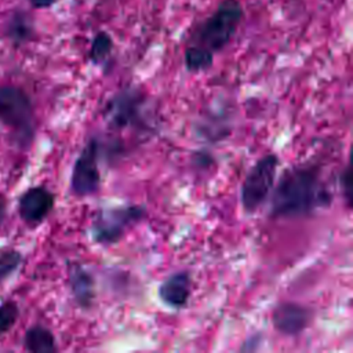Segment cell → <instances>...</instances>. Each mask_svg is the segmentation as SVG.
<instances>
[{"label": "cell", "instance_id": "1", "mask_svg": "<svg viewBox=\"0 0 353 353\" xmlns=\"http://www.w3.org/2000/svg\"><path fill=\"white\" fill-rule=\"evenodd\" d=\"M331 193L321 179L319 165H292L272 189L270 216L298 218L327 208Z\"/></svg>", "mask_w": 353, "mask_h": 353}, {"label": "cell", "instance_id": "2", "mask_svg": "<svg viewBox=\"0 0 353 353\" xmlns=\"http://www.w3.org/2000/svg\"><path fill=\"white\" fill-rule=\"evenodd\" d=\"M0 124L8 131L10 139L26 149L36 135V116L30 97L17 85H0Z\"/></svg>", "mask_w": 353, "mask_h": 353}, {"label": "cell", "instance_id": "3", "mask_svg": "<svg viewBox=\"0 0 353 353\" xmlns=\"http://www.w3.org/2000/svg\"><path fill=\"white\" fill-rule=\"evenodd\" d=\"M243 18L244 8L239 0H222L215 11L194 28L189 43L212 54L219 52L230 43Z\"/></svg>", "mask_w": 353, "mask_h": 353}, {"label": "cell", "instance_id": "4", "mask_svg": "<svg viewBox=\"0 0 353 353\" xmlns=\"http://www.w3.org/2000/svg\"><path fill=\"white\" fill-rule=\"evenodd\" d=\"M145 214V207L135 204L101 208L91 223V237L102 245L116 244L131 226L142 221Z\"/></svg>", "mask_w": 353, "mask_h": 353}, {"label": "cell", "instance_id": "5", "mask_svg": "<svg viewBox=\"0 0 353 353\" xmlns=\"http://www.w3.org/2000/svg\"><path fill=\"white\" fill-rule=\"evenodd\" d=\"M277 165V154L269 153L262 156L247 172L240 190V200L245 212H255L268 200L274 186Z\"/></svg>", "mask_w": 353, "mask_h": 353}, {"label": "cell", "instance_id": "6", "mask_svg": "<svg viewBox=\"0 0 353 353\" xmlns=\"http://www.w3.org/2000/svg\"><path fill=\"white\" fill-rule=\"evenodd\" d=\"M99 142L91 138L80 154L77 156L72 176L70 190L77 197H87L95 194L101 186V171H99Z\"/></svg>", "mask_w": 353, "mask_h": 353}, {"label": "cell", "instance_id": "7", "mask_svg": "<svg viewBox=\"0 0 353 353\" xmlns=\"http://www.w3.org/2000/svg\"><path fill=\"white\" fill-rule=\"evenodd\" d=\"M145 98L138 88H123L106 103L105 119L112 128L132 127L142 120Z\"/></svg>", "mask_w": 353, "mask_h": 353}, {"label": "cell", "instance_id": "8", "mask_svg": "<svg viewBox=\"0 0 353 353\" xmlns=\"http://www.w3.org/2000/svg\"><path fill=\"white\" fill-rule=\"evenodd\" d=\"M55 204L54 193L46 186L37 185L26 189L18 200V212L21 219L29 226L40 225Z\"/></svg>", "mask_w": 353, "mask_h": 353}, {"label": "cell", "instance_id": "9", "mask_svg": "<svg viewBox=\"0 0 353 353\" xmlns=\"http://www.w3.org/2000/svg\"><path fill=\"white\" fill-rule=\"evenodd\" d=\"M312 310L296 302H280L272 312V324L285 336L302 334L312 320Z\"/></svg>", "mask_w": 353, "mask_h": 353}, {"label": "cell", "instance_id": "10", "mask_svg": "<svg viewBox=\"0 0 353 353\" xmlns=\"http://www.w3.org/2000/svg\"><path fill=\"white\" fill-rule=\"evenodd\" d=\"M192 277L188 270H179L165 277L157 290L159 298L164 305L172 309L183 307L190 296Z\"/></svg>", "mask_w": 353, "mask_h": 353}, {"label": "cell", "instance_id": "11", "mask_svg": "<svg viewBox=\"0 0 353 353\" xmlns=\"http://www.w3.org/2000/svg\"><path fill=\"white\" fill-rule=\"evenodd\" d=\"M68 280L74 302L81 309H90L95 299V281L92 274L79 262L68 265Z\"/></svg>", "mask_w": 353, "mask_h": 353}, {"label": "cell", "instance_id": "12", "mask_svg": "<svg viewBox=\"0 0 353 353\" xmlns=\"http://www.w3.org/2000/svg\"><path fill=\"white\" fill-rule=\"evenodd\" d=\"M6 37L15 46L21 47L29 43L34 34V21L25 10H15L11 12L6 22Z\"/></svg>", "mask_w": 353, "mask_h": 353}, {"label": "cell", "instance_id": "13", "mask_svg": "<svg viewBox=\"0 0 353 353\" xmlns=\"http://www.w3.org/2000/svg\"><path fill=\"white\" fill-rule=\"evenodd\" d=\"M23 347L30 353H55L58 352L57 339L52 331L41 324H34L25 331Z\"/></svg>", "mask_w": 353, "mask_h": 353}, {"label": "cell", "instance_id": "14", "mask_svg": "<svg viewBox=\"0 0 353 353\" xmlns=\"http://www.w3.org/2000/svg\"><path fill=\"white\" fill-rule=\"evenodd\" d=\"M183 62L188 72H192V73L203 72L212 66L214 54L200 46L189 44L183 54Z\"/></svg>", "mask_w": 353, "mask_h": 353}, {"label": "cell", "instance_id": "15", "mask_svg": "<svg viewBox=\"0 0 353 353\" xmlns=\"http://www.w3.org/2000/svg\"><path fill=\"white\" fill-rule=\"evenodd\" d=\"M112 50H113L112 36L105 30H99L91 41V47L88 51V59L94 65H102V63L108 62V59L112 54Z\"/></svg>", "mask_w": 353, "mask_h": 353}, {"label": "cell", "instance_id": "16", "mask_svg": "<svg viewBox=\"0 0 353 353\" xmlns=\"http://www.w3.org/2000/svg\"><path fill=\"white\" fill-rule=\"evenodd\" d=\"M23 261L22 254L11 247L0 248V281L15 273Z\"/></svg>", "mask_w": 353, "mask_h": 353}, {"label": "cell", "instance_id": "17", "mask_svg": "<svg viewBox=\"0 0 353 353\" xmlns=\"http://www.w3.org/2000/svg\"><path fill=\"white\" fill-rule=\"evenodd\" d=\"M19 307L14 301L0 303V338L7 334L18 321Z\"/></svg>", "mask_w": 353, "mask_h": 353}, {"label": "cell", "instance_id": "18", "mask_svg": "<svg viewBox=\"0 0 353 353\" xmlns=\"http://www.w3.org/2000/svg\"><path fill=\"white\" fill-rule=\"evenodd\" d=\"M339 181H341V188H342V193L345 196V200L350 205V201H352V175H350V167L349 165L341 174Z\"/></svg>", "mask_w": 353, "mask_h": 353}, {"label": "cell", "instance_id": "19", "mask_svg": "<svg viewBox=\"0 0 353 353\" xmlns=\"http://www.w3.org/2000/svg\"><path fill=\"white\" fill-rule=\"evenodd\" d=\"M261 345V335L259 334H254L251 335L248 339H245L241 345V350L244 352H252V350H256Z\"/></svg>", "mask_w": 353, "mask_h": 353}, {"label": "cell", "instance_id": "20", "mask_svg": "<svg viewBox=\"0 0 353 353\" xmlns=\"http://www.w3.org/2000/svg\"><path fill=\"white\" fill-rule=\"evenodd\" d=\"M57 1L58 0H28L30 7L36 8V10H47V8L52 7Z\"/></svg>", "mask_w": 353, "mask_h": 353}, {"label": "cell", "instance_id": "21", "mask_svg": "<svg viewBox=\"0 0 353 353\" xmlns=\"http://www.w3.org/2000/svg\"><path fill=\"white\" fill-rule=\"evenodd\" d=\"M6 207H7V203H6V200L0 196V223H1V221L4 219V215H6Z\"/></svg>", "mask_w": 353, "mask_h": 353}]
</instances>
